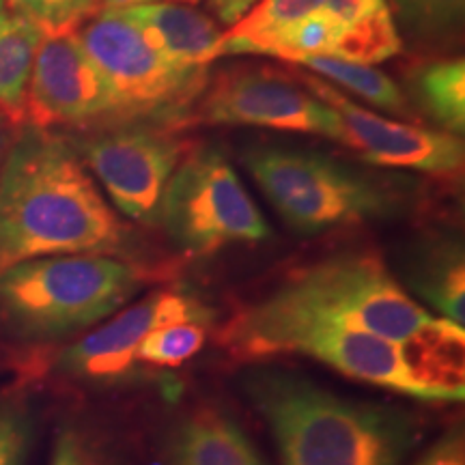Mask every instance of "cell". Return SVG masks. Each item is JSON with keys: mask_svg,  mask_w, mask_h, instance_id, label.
I'll list each match as a JSON object with an SVG mask.
<instances>
[{"mask_svg": "<svg viewBox=\"0 0 465 465\" xmlns=\"http://www.w3.org/2000/svg\"><path fill=\"white\" fill-rule=\"evenodd\" d=\"M130 242L72 144L28 130L0 168V274L22 261L108 254Z\"/></svg>", "mask_w": 465, "mask_h": 465, "instance_id": "6da1fadb", "label": "cell"}, {"mask_svg": "<svg viewBox=\"0 0 465 465\" xmlns=\"http://www.w3.org/2000/svg\"><path fill=\"white\" fill-rule=\"evenodd\" d=\"M298 323L347 325L401 345L418 339L465 341V328L433 317L371 252L334 254L302 267L226 323L220 339L231 347L248 336Z\"/></svg>", "mask_w": 465, "mask_h": 465, "instance_id": "7a4b0ae2", "label": "cell"}, {"mask_svg": "<svg viewBox=\"0 0 465 465\" xmlns=\"http://www.w3.org/2000/svg\"><path fill=\"white\" fill-rule=\"evenodd\" d=\"M242 388L282 465H403L420 435L410 411L341 397L293 371L250 369Z\"/></svg>", "mask_w": 465, "mask_h": 465, "instance_id": "3957f363", "label": "cell"}, {"mask_svg": "<svg viewBox=\"0 0 465 465\" xmlns=\"http://www.w3.org/2000/svg\"><path fill=\"white\" fill-rule=\"evenodd\" d=\"M149 276L108 254L22 261L0 274V319L22 339H61L106 322Z\"/></svg>", "mask_w": 465, "mask_h": 465, "instance_id": "277c9868", "label": "cell"}, {"mask_svg": "<svg viewBox=\"0 0 465 465\" xmlns=\"http://www.w3.org/2000/svg\"><path fill=\"white\" fill-rule=\"evenodd\" d=\"M401 48L386 0H259L223 33L218 56L265 54L289 63L330 56L373 65Z\"/></svg>", "mask_w": 465, "mask_h": 465, "instance_id": "5b68a950", "label": "cell"}, {"mask_svg": "<svg viewBox=\"0 0 465 465\" xmlns=\"http://www.w3.org/2000/svg\"><path fill=\"white\" fill-rule=\"evenodd\" d=\"M243 162L281 218L302 235L360 224L397 209V196L386 185L323 155L259 149Z\"/></svg>", "mask_w": 465, "mask_h": 465, "instance_id": "8992f818", "label": "cell"}, {"mask_svg": "<svg viewBox=\"0 0 465 465\" xmlns=\"http://www.w3.org/2000/svg\"><path fill=\"white\" fill-rule=\"evenodd\" d=\"M229 349L235 356L252 360L306 356L330 366L349 380L407 394L424 403L463 401V386L441 381L427 371L418 369L401 342L347 325H284L232 342Z\"/></svg>", "mask_w": 465, "mask_h": 465, "instance_id": "52a82bcc", "label": "cell"}, {"mask_svg": "<svg viewBox=\"0 0 465 465\" xmlns=\"http://www.w3.org/2000/svg\"><path fill=\"white\" fill-rule=\"evenodd\" d=\"M160 223L192 257L235 243H261L272 235L240 174L216 147L188 151L179 162L162 199Z\"/></svg>", "mask_w": 465, "mask_h": 465, "instance_id": "ba28073f", "label": "cell"}, {"mask_svg": "<svg viewBox=\"0 0 465 465\" xmlns=\"http://www.w3.org/2000/svg\"><path fill=\"white\" fill-rule=\"evenodd\" d=\"M75 37L113 84L124 119L153 116L179 130L207 84V67L182 65L162 54L119 11L104 9L89 17Z\"/></svg>", "mask_w": 465, "mask_h": 465, "instance_id": "9c48e42d", "label": "cell"}, {"mask_svg": "<svg viewBox=\"0 0 465 465\" xmlns=\"http://www.w3.org/2000/svg\"><path fill=\"white\" fill-rule=\"evenodd\" d=\"M185 125H250L281 132H304L342 144L339 113L317 100L298 80L274 69H226L205 84L182 121Z\"/></svg>", "mask_w": 465, "mask_h": 465, "instance_id": "30bf717a", "label": "cell"}, {"mask_svg": "<svg viewBox=\"0 0 465 465\" xmlns=\"http://www.w3.org/2000/svg\"><path fill=\"white\" fill-rule=\"evenodd\" d=\"M190 144L168 125L127 124L80 143V160L125 218L158 224L174 168Z\"/></svg>", "mask_w": 465, "mask_h": 465, "instance_id": "8fae6325", "label": "cell"}, {"mask_svg": "<svg viewBox=\"0 0 465 465\" xmlns=\"http://www.w3.org/2000/svg\"><path fill=\"white\" fill-rule=\"evenodd\" d=\"M298 83L339 113L345 127L342 144L356 151L358 158L377 166L410 168L435 177L461 174L465 147L457 134L383 119L349 100L334 84L311 74H298Z\"/></svg>", "mask_w": 465, "mask_h": 465, "instance_id": "7c38bea8", "label": "cell"}, {"mask_svg": "<svg viewBox=\"0 0 465 465\" xmlns=\"http://www.w3.org/2000/svg\"><path fill=\"white\" fill-rule=\"evenodd\" d=\"M124 119L119 97L75 33L44 35L26 91V121L37 130Z\"/></svg>", "mask_w": 465, "mask_h": 465, "instance_id": "4fadbf2b", "label": "cell"}, {"mask_svg": "<svg viewBox=\"0 0 465 465\" xmlns=\"http://www.w3.org/2000/svg\"><path fill=\"white\" fill-rule=\"evenodd\" d=\"M179 322L212 323V308L188 291H153L116 311L100 328L67 347L58 358V369L80 381L113 386L134 373L136 349L151 330Z\"/></svg>", "mask_w": 465, "mask_h": 465, "instance_id": "5bb4252c", "label": "cell"}, {"mask_svg": "<svg viewBox=\"0 0 465 465\" xmlns=\"http://www.w3.org/2000/svg\"><path fill=\"white\" fill-rule=\"evenodd\" d=\"M119 14L136 26L153 48L182 65L207 67L216 61L223 31L201 11L174 3H147L119 9Z\"/></svg>", "mask_w": 465, "mask_h": 465, "instance_id": "9a60e30c", "label": "cell"}, {"mask_svg": "<svg viewBox=\"0 0 465 465\" xmlns=\"http://www.w3.org/2000/svg\"><path fill=\"white\" fill-rule=\"evenodd\" d=\"M164 465H267L243 429L216 407L194 410L173 429Z\"/></svg>", "mask_w": 465, "mask_h": 465, "instance_id": "2e32d148", "label": "cell"}, {"mask_svg": "<svg viewBox=\"0 0 465 465\" xmlns=\"http://www.w3.org/2000/svg\"><path fill=\"white\" fill-rule=\"evenodd\" d=\"M44 31L25 15L0 14V114L11 124L26 121V91Z\"/></svg>", "mask_w": 465, "mask_h": 465, "instance_id": "e0dca14e", "label": "cell"}, {"mask_svg": "<svg viewBox=\"0 0 465 465\" xmlns=\"http://www.w3.org/2000/svg\"><path fill=\"white\" fill-rule=\"evenodd\" d=\"M411 284L441 319L465 328V267L461 243L440 242L416 259Z\"/></svg>", "mask_w": 465, "mask_h": 465, "instance_id": "ac0fdd59", "label": "cell"}, {"mask_svg": "<svg viewBox=\"0 0 465 465\" xmlns=\"http://www.w3.org/2000/svg\"><path fill=\"white\" fill-rule=\"evenodd\" d=\"M411 86L422 108L446 132L465 130V63L461 56L438 58L416 69Z\"/></svg>", "mask_w": 465, "mask_h": 465, "instance_id": "d6986e66", "label": "cell"}, {"mask_svg": "<svg viewBox=\"0 0 465 465\" xmlns=\"http://www.w3.org/2000/svg\"><path fill=\"white\" fill-rule=\"evenodd\" d=\"M295 65L323 75L325 83H336L360 100L369 102L371 106L383 110V113L403 114L407 110V102L397 83L373 65L349 63L330 56H306L300 58Z\"/></svg>", "mask_w": 465, "mask_h": 465, "instance_id": "ffe728a7", "label": "cell"}, {"mask_svg": "<svg viewBox=\"0 0 465 465\" xmlns=\"http://www.w3.org/2000/svg\"><path fill=\"white\" fill-rule=\"evenodd\" d=\"M207 330L209 322H179L151 330L136 349V362L182 366L205 347Z\"/></svg>", "mask_w": 465, "mask_h": 465, "instance_id": "44dd1931", "label": "cell"}, {"mask_svg": "<svg viewBox=\"0 0 465 465\" xmlns=\"http://www.w3.org/2000/svg\"><path fill=\"white\" fill-rule=\"evenodd\" d=\"M401 26L420 42H438L461 26L465 0H391Z\"/></svg>", "mask_w": 465, "mask_h": 465, "instance_id": "7402d4cb", "label": "cell"}, {"mask_svg": "<svg viewBox=\"0 0 465 465\" xmlns=\"http://www.w3.org/2000/svg\"><path fill=\"white\" fill-rule=\"evenodd\" d=\"M20 15L42 28L44 35L75 33L100 9L102 0H9Z\"/></svg>", "mask_w": 465, "mask_h": 465, "instance_id": "603a6c76", "label": "cell"}, {"mask_svg": "<svg viewBox=\"0 0 465 465\" xmlns=\"http://www.w3.org/2000/svg\"><path fill=\"white\" fill-rule=\"evenodd\" d=\"M31 440L33 420L25 407L0 405V465H25Z\"/></svg>", "mask_w": 465, "mask_h": 465, "instance_id": "cb8c5ba5", "label": "cell"}, {"mask_svg": "<svg viewBox=\"0 0 465 465\" xmlns=\"http://www.w3.org/2000/svg\"><path fill=\"white\" fill-rule=\"evenodd\" d=\"M414 465H465L463 429H449Z\"/></svg>", "mask_w": 465, "mask_h": 465, "instance_id": "d4e9b609", "label": "cell"}, {"mask_svg": "<svg viewBox=\"0 0 465 465\" xmlns=\"http://www.w3.org/2000/svg\"><path fill=\"white\" fill-rule=\"evenodd\" d=\"M50 465H93L89 455L84 452V446L74 433L58 435L54 450H52Z\"/></svg>", "mask_w": 465, "mask_h": 465, "instance_id": "484cf974", "label": "cell"}, {"mask_svg": "<svg viewBox=\"0 0 465 465\" xmlns=\"http://www.w3.org/2000/svg\"><path fill=\"white\" fill-rule=\"evenodd\" d=\"M209 7L216 11V15L224 25L232 26L237 20H242L259 0H207Z\"/></svg>", "mask_w": 465, "mask_h": 465, "instance_id": "4316f807", "label": "cell"}, {"mask_svg": "<svg viewBox=\"0 0 465 465\" xmlns=\"http://www.w3.org/2000/svg\"><path fill=\"white\" fill-rule=\"evenodd\" d=\"M147 3H158V0H102L104 9H127V7H136V5H147Z\"/></svg>", "mask_w": 465, "mask_h": 465, "instance_id": "83f0119b", "label": "cell"}, {"mask_svg": "<svg viewBox=\"0 0 465 465\" xmlns=\"http://www.w3.org/2000/svg\"><path fill=\"white\" fill-rule=\"evenodd\" d=\"M7 134H5V130H3V125H0V155H3V151H5V141H7Z\"/></svg>", "mask_w": 465, "mask_h": 465, "instance_id": "f1b7e54d", "label": "cell"}, {"mask_svg": "<svg viewBox=\"0 0 465 465\" xmlns=\"http://www.w3.org/2000/svg\"><path fill=\"white\" fill-rule=\"evenodd\" d=\"M3 11H7V0H0V14H3Z\"/></svg>", "mask_w": 465, "mask_h": 465, "instance_id": "f546056e", "label": "cell"}, {"mask_svg": "<svg viewBox=\"0 0 465 465\" xmlns=\"http://www.w3.org/2000/svg\"><path fill=\"white\" fill-rule=\"evenodd\" d=\"M179 3H190L192 5V3H199V0H179Z\"/></svg>", "mask_w": 465, "mask_h": 465, "instance_id": "4dcf8cb0", "label": "cell"}]
</instances>
